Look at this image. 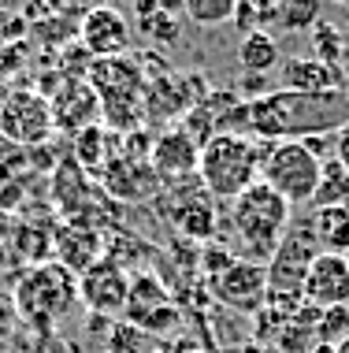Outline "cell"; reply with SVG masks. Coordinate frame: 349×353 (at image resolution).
Listing matches in <instances>:
<instances>
[{"mask_svg": "<svg viewBox=\"0 0 349 353\" xmlns=\"http://www.w3.org/2000/svg\"><path fill=\"white\" fill-rule=\"evenodd\" d=\"M349 123V90L331 93H286L271 90L268 97L249 104L245 130L260 141H305L316 134H331Z\"/></svg>", "mask_w": 349, "mask_h": 353, "instance_id": "cell-1", "label": "cell"}, {"mask_svg": "<svg viewBox=\"0 0 349 353\" xmlns=\"http://www.w3.org/2000/svg\"><path fill=\"white\" fill-rule=\"evenodd\" d=\"M49 104H52L56 130H67L71 138L97 127V119H101V101L86 79H63L60 90H52Z\"/></svg>", "mask_w": 349, "mask_h": 353, "instance_id": "cell-13", "label": "cell"}, {"mask_svg": "<svg viewBox=\"0 0 349 353\" xmlns=\"http://www.w3.org/2000/svg\"><path fill=\"white\" fill-rule=\"evenodd\" d=\"M197 157H201V145H197L182 127H171V130H164V134L153 141L149 168H153L156 183L178 186V183L197 179Z\"/></svg>", "mask_w": 349, "mask_h": 353, "instance_id": "cell-11", "label": "cell"}, {"mask_svg": "<svg viewBox=\"0 0 349 353\" xmlns=\"http://www.w3.org/2000/svg\"><path fill=\"white\" fill-rule=\"evenodd\" d=\"M335 160L349 171V123H342V127L335 130Z\"/></svg>", "mask_w": 349, "mask_h": 353, "instance_id": "cell-28", "label": "cell"}, {"mask_svg": "<svg viewBox=\"0 0 349 353\" xmlns=\"http://www.w3.org/2000/svg\"><path fill=\"white\" fill-rule=\"evenodd\" d=\"M331 353H349V335H346L342 342H338V346H331Z\"/></svg>", "mask_w": 349, "mask_h": 353, "instance_id": "cell-30", "label": "cell"}, {"mask_svg": "<svg viewBox=\"0 0 349 353\" xmlns=\"http://www.w3.org/2000/svg\"><path fill=\"white\" fill-rule=\"evenodd\" d=\"M0 183H8V179H4V171H0Z\"/></svg>", "mask_w": 349, "mask_h": 353, "instance_id": "cell-32", "label": "cell"}, {"mask_svg": "<svg viewBox=\"0 0 349 353\" xmlns=\"http://www.w3.org/2000/svg\"><path fill=\"white\" fill-rule=\"evenodd\" d=\"M324 160L308 152L305 141H260V183H268L290 205H313Z\"/></svg>", "mask_w": 349, "mask_h": 353, "instance_id": "cell-5", "label": "cell"}, {"mask_svg": "<svg viewBox=\"0 0 349 353\" xmlns=\"http://www.w3.org/2000/svg\"><path fill=\"white\" fill-rule=\"evenodd\" d=\"M134 15H138V30L145 34L153 45H160V49H167V45H178V41H182V26H178V15L164 12V8L153 4V0H141V4H134Z\"/></svg>", "mask_w": 349, "mask_h": 353, "instance_id": "cell-19", "label": "cell"}, {"mask_svg": "<svg viewBox=\"0 0 349 353\" xmlns=\"http://www.w3.org/2000/svg\"><path fill=\"white\" fill-rule=\"evenodd\" d=\"M182 15H190V23L197 26H220V23H231L234 0H186Z\"/></svg>", "mask_w": 349, "mask_h": 353, "instance_id": "cell-23", "label": "cell"}, {"mask_svg": "<svg viewBox=\"0 0 349 353\" xmlns=\"http://www.w3.org/2000/svg\"><path fill=\"white\" fill-rule=\"evenodd\" d=\"M141 342V331L134 327V323H119L116 331H112L108 339V353H134Z\"/></svg>", "mask_w": 349, "mask_h": 353, "instance_id": "cell-26", "label": "cell"}, {"mask_svg": "<svg viewBox=\"0 0 349 353\" xmlns=\"http://www.w3.org/2000/svg\"><path fill=\"white\" fill-rule=\"evenodd\" d=\"M313 331L319 335V342H324L327 350L338 346V342L349 335V309H316Z\"/></svg>", "mask_w": 349, "mask_h": 353, "instance_id": "cell-22", "label": "cell"}, {"mask_svg": "<svg viewBox=\"0 0 349 353\" xmlns=\"http://www.w3.org/2000/svg\"><path fill=\"white\" fill-rule=\"evenodd\" d=\"M313 208H349V171L338 160H327L324 164Z\"/></svg>", "mask_w": 349, "mask_h": 353, "instance_id": "cell-20", "label": "cell"}, {"mask_svg": "<svg viewBox=\"0 0 349 353\" xmlns=\"http://www.w3.org/2000/svg\"><path fill=\"white\" fill-rule=\"evenodd\" d=\"M78 298V279L56 261H45V264H34L19 275L15 283V312L23 323H30L37 331H49L56 320L74 305Z\"/></svg>", "mask_w": 349, "mask_h": 353, "instance_id": "cell-4", "label": "cell"}, {"mask_svg": "<svg viewBox=\"0 0 349 353\" xmlns=\"http://www.w3.org/2000/svg\"><path fill=\"white\" fill-rule=\"evenodd\" d=\"M52 253H56V264H63V268L78 279V275H86L97 261H105V238L93 231L86 219H71V223L56 227Z\"/></svg>", "mask_w": 349, "mask_h": 353, "instance_id": "cell-15", "label": "cell"}, {"mask_svg": "<svg viewBox=\"0 0 349 353\" xmlns=\"http://www.w3.org/2000/svg\"><path fill=\"white\" fill-rule=\"evenodd\" d=\"M108 141V127H89L82 130V134H74V160H78L82 168H105L108 164V152L101 149Z\"/></svg>", "mask_w": 349, "mask_h": 353, "instance_id": "cell-21", "label": "cell"}, {"mask_svg": "<svg viewBox=\"0 0 349 353\" xmlns=\"http://www.w3.org/2000/svg\"><path fill=\"white\" fill-rule=\"evenodd\" d=\"M260 179V145L249 134H215L201 145L197 157V183L212 201H234Z\"/></svg>", "mask_w": 349, "mask_h": 353, "instance_id": "cell-3", "label": "cell"}, {"mask_svg": "<svg viewBox=\"0 0 349 353\" xmlns=\"http://www.w3.org/2000/svg\"><path fill=\"white\" fill-rule=\"evenodd\" d=\"M105 353H108V350H105Z\"/></svg>", "mask_w": 349, "mask_h": 353, "instance_id": "cell-34", "label": "cell"}, {"mask_svg": "<svg viewBox=\"0 0 349 353\" xmlns=\"http://www.w3.org/2000/svg\"><path fill=\"white\" fill-rule=\"evenodd\" d=\"M301 301L313 309H349V261L342 253H319L308 264Z\"/></svg>", "mask_w": 349, "mask_h": 353, "instance_id": "cell-10", "label": "cell"}, {"mask_svg": "<svg viewBox=\"0 0 349 353\" xmlns=\"http://www.w3.org/2000/svg\"><path fill=\"white\" fill-rule=\"evenodd\" d=\"M275 19L286 30H313L319 23V4H308V0H286V4H275Z\"/></svg>", "mask_w": 349, "mask_h": 353, "instance_id": "cell-24", "label": "cell"}, {"mask_svg": "<svg viewBox=\"0 0 349 353\" xmlns=\"http://www.w3.org/2000/svg\"><path fill=\"white\" fill-rule=\"evenodd\" d=\"M56 134L52 104L37 90H12L0 104V138L15 149H41Z\"/></svg>", "mask_w": 349, "mask_h": 353, "instance_id": "cell-7", "label": "cell"}, {"mask_svg": "<svg viewBox=\"0 0 349 353\" xmlns=\"http://www.w3.org/2000/svg\"><path fill=\"white\" fill-rule=\"evenodd\" d=\"M279 90L286 93H331L346 90V71L316 56H286L279 63Z\"/></svg>", "mask_w": 349, "mask_h": 353, "instance_id": "cell-16", "label": "cell"}, {"mask_svg": "<svg viewBox=\"0 0 349 353\" xmlns=\"http://www.w3.org/2000/svg\"><path fill=\"white\" fill-rule=\"evenodd\" d=\"M86 82L93 85L101 101V116L108 127L116 130H134V123L141 119V63L130 56H116V60H93V68L86 74Z\"/></svg>", "mask_w": 349, "mask_h": 353, "instance_id": "cell-6", "label": "cell"}, {"mask_svg": "<svg viewBox=\"0 0 349 353\" xmlns=\"http://www.w3.org/2000/svg\"><path fill=\"white\" fill-rule=\"evenodd\" d=\"M12 238H15V219L8 216V212H0V253H8L4 245L12 242Z\"/></svg>", "mask_w": 349, "mask_h": 353, "instance_id": "cell-29", "label": "cell"}, {"mask_svg": "<svg viewBox=\"0 0 349 353\" xmlns=\"http://www.w3.org/2000/svg\"><path fill=\"white\" fill-rule=\"evenodd\" d=\"M164 216L171 219V227L190 242H209L215 238V227H220V216H215V201L204 194V186L190 179V183L167 186V208Z\"/></svg>", "mask_w": 349, "mask_h": 353, "instance_id": "cell-9", "label": "cell"}, {"mask_svg": "<svg viewBox=\"0 0 349 353\" xmlns=\"http://www.w3.org/2000/svg\"><path fill=\"white\" fill-rule=\"evenodd\" d=\"M316 353H331V350H327V346H319V350H316Z\"/></svg>", "mask_w": 349, "mask_h": 353, "instance_id": "cell-31", "label": "cell"}, {"mask_svg": "<svg viewBox=\"0 0 349 353\" xmlns=\"http://www.w3.org/2000/svg\"><path fill=\"white\" fill-rule=\"evenodd\" d=\"M305 219L324 253H349V208H313Z\"/></svg>", "mask_w": 349, "mask_h": 353, "instance_id": "cell-18", "label": "cell"}, {"mask_svg": "<svg viewBox=\"0 0 349 353\" xmlns=\"http://www.w3.org/2000/svg\"><path fill=\"white\" fill-rule=\"evenodd\" d=\"M209 286L227 309L238 312H260L268 301V272L264 264L245 261V256H231L220 272L209 275Z\"/></svg>", "mask_w": 349, "mask_h": 353, "instance_id": "cell-8", "label": "cell"}, {"mask_svg": "<svg viewBox=\"0 0 349 353\" xmlns=\"http://www.w3.org/2000/svg\"><path fill=\"white\" fill-rule=\"evenodd\" d=\"M82 49L97 60H116V56L130 52V23L116 8H89L82 15Z\"/></svg>", "mask_w": 349, "mask_h": 353, "instance_id": "cell-14", "label": "cell"}, {"mask_svg": "<svg viewBox=\"0 0 349 353\" xmlns=\"http://www.w3.org/2000/svg\"><path fill=\"white\" fill-rule=\"evenodd\" d=\"M290 223H294V205L286 197H279L268 183H253L245 194L231 201V227L242 242L245 261L268 264L275 256L279 242L286 238Z\"/></svg>", "mask_w": 349, "mask_h": 353, "instance_id": "cell-2", "label": "cell"}, {"mask_svg": "<svg viewBox=\"0 0 349 353\" xmlns=\"http://www.w3.org/2000/svg\"><path fill=\"white\" fill-rule=\"evenodd\" d=\"M15 327H19V312H15L12 298H4V294H0V339H8Z\"/></svg>", "mask_w": 349, "mask_h": 353, "instance_id": "cell-27", "label": "cell"}, {"mask_svg": "<svg viewBox=\"0 0 349 353\" xmlns=\"http://www.w3.org/2000/svg\"><path fill=\"white\" fill-rule=\"evenodd\" d=\"M238 63H242L245 74H271V71H279V63H282V49L268 30H253V34H245L242 45H238Z\"/></svg>", "mask_w": 349, "mask_h": 353, "instance_id": "cell-17", "label": "cell"}, {"mask_svg": "<svg viewBox=\"0 0 349 353\" xmlns=\"http://www.w3.org/2000/svg\"><path fill=\"white\" fill-rule=\"evenodd\" d=\"M127 294H130V279L119 268V261H97L86 275H78V298L86 301V309L93 316H116L127 309Z\"/></svg>", "mask_w": 349, "mask_h": 353, "instance_id": "cell-12", "label": "cell"}, {"mask_svg": "<svg viewBox=\"0 0 349 353\" xmlns=\"http://www.w3.org/2000/svg\"><path fill=\"white\" fill-rule=\"evenodd\" d=\"M346 261H349V253H346Z\"/></svg>", "mask_w": 349, "mask_h": 353, "instance_id": "cell-33", "label": "cell"}, {"mask_svg": "<svg viewBox=\"0 0 349 353\" xmlns=\"http://www.w3.org/2000/svg\"><path fill=\"white\" fill-rule=\"evenodd\" d=\"M313 45H316V60L335 63V68H338V60H342V52H346V37H342V30H338V26L316 23V26H313Z\"/></svg>", "mask_w": 349, "mask_h": 353, "instance_id": "cell-25", "label": "cell"}]
</instances>
